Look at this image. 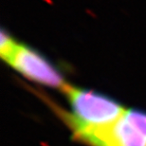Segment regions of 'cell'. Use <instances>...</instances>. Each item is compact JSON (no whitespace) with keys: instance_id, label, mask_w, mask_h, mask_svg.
<instances>
[{"instance_id":"1","label":"cell","mask_w":146,"mask_h":146,"mask_svg":"<svg viewBox=\"0 0 146 146\" xmlns=\"http://www.w3.org/2000/svg\"><path fill=\"white\" fill-rule=\"evenodd\" d=\"M66 96L71 112L58 110L68 125L102 126L114 123L126 109L108 96L66 84L61 89Z\"/></svg>"},{"instance_id":"2","label":"cell","mask_w":146,"mask_h":146,"mask_svg":"<svg viewBox=\"0 0 146 146\" xmlns=\"http://www.w3.org/2000/svg\"><path fill=\"white\" fill-rule=\"evenodd\" d=\"M4 61L23 77L34 83L59 89L68 84L59 69L48 58L24 44L17 43Z\"/></svg>"},{"instance_id":"3","label":"cell","mask_w":146,"mask_h":146,"mask_svg":"<svg viewBox=\"0 0 146 146\" xmlns=\"http://www.w3.org/2000/svg\"><path fill=\"white\" fill-rule=\"evenodd\" d=\"M17 42L6 31L2 30L0 34V55L3 60H6L15 48Z\"/></svg>"}]
</instances>
